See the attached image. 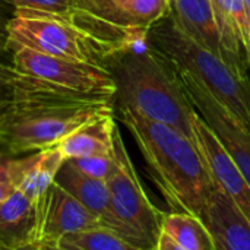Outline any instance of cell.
<instances>
[{
  "label": "cell",
  "mask_w": 250,
  "mask_h": 250,
  "mask_svg": "<svg viewBox=\"0 0 250 250\" xmlns=\"http://www.w3.org/2000/svg\"><path fill=\"white\" fill-rule=\"evenodd\" d=\"M0 4L12 6L15 9H32L57 13L63 18H69L70 0H0Z\"/></svg>",
  "instance_id": "obj_21"
},
{
  "label": "cell",
  "mask_w": 250,
  "mask_h": 250,
  "mask_svg": "<svg viewBox=\"0 0 250 250\" xmlns=\"http://www.w3.org/2000/svg\"><path fill=\"white\" fill-rule=\"evenodd\" d=\"M54 246L62 250H142L104 229L66 234Z\"/></svg>",
  "instance_id": "obj_18"
},
{
  "label": "cell",
  "mask_w": 250,
  "mask_h": 250,
  "mask_svg": "<svg viewBox=\"0 0 250 250\" xmlns=\"http://www.w3.org/2000/svg\"><path fill=\"white\" fill-rule=\"evenodd\" d=\"M104 67L114 85V107H127L146 119L168 125L193 141L190 104L176 64L148 40L111 53Z\"/></svg>",
  "instance_id": "obj_3"
},
{
  "label": "cell",
  "mask_w": 250,
  "mask_h": 250,
  "mask_svg": "<svg viewBox=\"0 0 250 250\" xmlns=\"http://www.w3.org/2000/svg\"><path fill=\"white\" fill-rule=\"evenodd\" d=\"M114 113L133 136L167 204L177 212L202 220L214 183L195 142L132 108L114 107Z\"/></svg>",
  "instance_id": "obj_2"
},
{
  "label": "cell",
  "mask_w": 250,
  "mask_h": 250,
  "mask_svg": "<svg viewBox=\"0 0 250 250\" xmlns=\"http://www.w3.org/2000/svg\"><path fill=\"white\" fill-rule=\"evenodd\" d=\"M12 15L9 16L4 10V4H0V53L9 50V21Z\"/></svg>",
  "instance_id": "obj_23"
},
{
  "label": "cell",
  "mask_w": 250,
  "mask_h": 250,
  "mask_svg": "<svg viewBox=\"0 0 250 250\" xmlns=\"http://www.w3.org/2000/svg\"><path fill=\"white\" fill-rule=\"evenodd\" d=\"M103 229L100 221L72 195L53 183L37 221L35 243L54 246L63 236Z\"/></svg>",
  "instance_id": "obj_11"
},
{
  "label": "cell",
  "mask_w": 250,
  "mask_h": 250,
  "mask_svg": "<svg viewBox=\"0 0 250 250\" xmlns=\"http://www.w3.org/2000/svg\"><path fill=\"white\" fill-rule=\"evenodd\" d=\"M209 1H211V6H212L214 18H215L217 26L220 29L224 47L227 48V51L230 53L233 60L242 69L248 70L246 57H245L243 48L240 45L237 31H236V26H234V21H233L231 12H230V1L229 0H209Z\"/></svg>",
  "instance_id": "obj_19"
},
{
  "label": "cell",
  "mask_w": 250,
  "mask_h": 250,
  "mask_svg": "<svg viewBox=\"0 0 250 250\" xmlns=\"http://www.w3.org/2000/svg\"><path fill=\"white\" fill-rule=\"evenodd\" d=\"M161 231L167 233L186 250H215V245L205 223L188 212L164 214Z\"/></svg>",
  "instance_id": "obj_17"
},
{
  "label": "cell",
  "mask_w": 250,
  "mask_h": 250,
  "mask_svg": "<svg viewBox=\"0 0 250 250\" xmlns=\"http://www.w3.org/2000/svg\"><path fill=\"white\" fill-rule=\"evenodd\" d=\"M67 161H70V164L81 173L101 182H107L114 170V154L111 157L97 155V157L73 158Z\"/></svg>",
  "instance_id": "obj_20"
},
{
  "label": "cell",
  "mask_w": 250,
  "mask_h": 250,
  "mask_svg": "<svg viewBox=\"0 0 250 250\" xmlns=\"http://www.w3.org/2000/svg\"><path fill=\"white\" fill-rule=\"evenodd\" d=\"M0 105H1V94H0Z\"/></svg>",
  "instance_id": "obj_28"
},
{
  "label": "cell",
  "mask_w": 250,
  "mask_h": 250,
  "mask_svg": "<svg viewBox=\"0 0 250 250\" xmlns=\"http://www.w3.org/2000/svg\"><path fill=\"white\" fill-rule=\"evenodd\" d=\"M192 130L193 142L212 182L223 189V192L250 221V186L239 167L196 111L192 117Z\"/></svg>",
  "instance_id": "obj_10"
},
{
  "label": "cell",
  "mask_w": 250,
  "mask_h": 250,
  "mask_svg": "<svg viewBox=\"0 0 250 250\" xmlns=\"http://www.w3.org/2000/svg\"><path fill=\"white\" fill-rule=\"evenodd\" d=\"M146 40L177 67L195 76L250 130V79L248 73L237 72L215 54L198 45L180 28L170 10L149 26Z\"/></svg>",
  "instance_id": "obj_4"
},
{
  "label": "cell",
  "mask_w": 250,
  "mask_h": 250,
  "mask_svg": "<svg viewBox=\"0 0 250 250\" xmlns=\"http://www.w3.org/2000/svg\"><path fill=\"white\" fill-rule=\"evenodd\" d=\"M54 183L72 195L78 202H81L100 221L104 230L114 233L116 236L138 248L135 237L113 212L111 198L105 182L81 173L70 164V161L64 160L54 177Z\"/></svg>",
  "instance_id": "obj_12"
},
{
  "label": "cell",
  "mask_w": 250,
  "mask_h": 250,
  "mask_svg": "<svg viewBox=\"0 0 250 250\" xmlns=\"http://www.w3.org/2000/svg\"><path fill=\"white\" fill-rule=\"evenodd\" d=\"M170 12L186 35L198 45L211 51L237 72L248 73L246 69H242L233 60L224 47L209 0H170Z\"/></svg>",
  "instance_id": "obj_13"
},
{
  "label": "cell",
  "mask_w": 250,
  "mask_h": 250,
  "mask_svg": "<svg viewBox=\"0 0 250 250\" xmlns=\"http://www.w3.org/2000/svg\"><path fill=\"white\" fill-rule=\"evenodd\" d=\"M114 111L98 116L82 125L56 146L64 160L85 158V157H111L114 154V132H116Z\"/></svg>",
  "instance_id": "obj_15"
},
{
  "label": "cell",
  "mask_w": 250,
  "mask_h": 250,
  "mask_svg": "<svg viewBox=\"0 0 250 250\" xmlns=\"http://www.w3.org/2000/svg\"><path fill=\"white\" fill-rule=\"evenodd\" d=\"M37 214L31 199L16 188L0 205V250L35 242Z\"/></svg>",
  "instance_id": "obj_16"
},
{
  "label": "cell",
  "mask_w": 250,
  "mask_h": 250,
  "mask_svg": "<svg viewBox=\"0 0 250 250\" xmlns=\"http://www.w3.org/2000/svg\"><path fill=\"white\" fill-rule=\"evenodd\" d=\"M13 250H42L40 243H35V242H29V243H25V245H21L18 248H15Z\"/></svg>",
  "instance_id": "obj_26"
},
{
  "label": "cell",
  "mask_w": 250,
  "mask_h": 250,
  "mask_svg": "<svg viewBox=\"0 0 250 250\" xmlns=\"http://www.w3.org/2000/svg\"><path fill=\"white\" fill-rule=\"evenodd\" d=\"M0 148L9 154L56 146L89 120L114 111V100L82 94L0 63Z\"/></svg>",
  "instance_id": "obj_1"
},
{
  "label": "cell",
  "mask_w": 250,
  "mask_h": 250,
  "mask_svg": "<svg viewBox=\"0 0 250 250\" xmlns=\"http://www.w3.org/2000/svg\"><path fill=\"white\" fill-rule=\"evenodd\" d=\"M22 171V158L0 163V205L16 189Z\"/></svg>",
  "instance_id": "obj_22"
},
{
  "label": "cell",
  "mask_w": 250,
  "mask_h": 250,
  "mask_svg": "<svg viewBox=\"0 0 250 250\" xmlns=\"http://www.w3.org/2000/svg\"><path fill=\"white\" fill-rule=\"evenodd\" d=\"M155 250H186L185 248H182L176 240H173L167 233L161 231L160 237L157 240V246Z\"/></svg>",
  "instance_id": "obj_24"
},
{
  "label": "cell",
  "mask_w": 250,
  "mask_h": 250,
  "mask_svg": "<svg viewBox=\"0 0 250 250\" xmlns=\"http://www.w3.org/2000/svg\"><path fill=\"white\" fill-rule=\"evenodd\" d=\"M105 183L113 212L135 237L138 248L155 250L164 214L145 193L119 127L114 132V170Z\"/></svg>",
  "instance_id": "obj_7"
},
{
  "label": "cell",
  "mask_w": 250,
  "mask_h": 250,
  "mask_svg": "<svg viewBox=\"0 0 250 250\" xmlns=\"http://www.w3.org/2000/svg\"><path fill=\"white\" fill-rule=\"evenodd\" d=\"M12 53V66L19 72L72 91L114 100V81L103 66L59 59L29 48H15Z\"/></svg>",
  "instance_id": "obj_8"
},
{
  "label": "cell",
  "mask_w": 250,
  "mask_h": 250,
  "mask_svg": "<svg viewBox=\"0 0 250 250\" xmlns=\"http://www.w3.org/2000/svg\"><path fill=\"white\" fill-rule=\"evenodd\" d=\"M9 50L29 48L59 59L104 67L114 53L110 47L82 32L66 18L42 10L15 9L9 21Z\"/></svg>",
  "instance_id": "obj_5"
},
{
  "label": "cell",
  "mask_w": 250,
  "mask_h": 250,
  "mask_svg": "<svg viewBox=\"0 0 250 250\" xmlns=\"http://www.w3.org/2000/svg\"><path fill=\"white\" fill-rule=\"evenodd\" d=\"M202 221L215 250H250V221L215 183Z\"/></svg>",
  "instance_id": "obj_14"
},
{
  "label": "cell",
  "mask_w": 250,
  "mask_h": 250,
  "mask_svg": "<svg viewBox=\"0 0 250 250\" xmlns=\"http://www.w3.org/2000/svg\"><path fill=\"white\" fill-rule=\"evenodd\" d=\"M170 10V0H70L67 21L117 51L146 40L149 26Z\"/></svg>",
  "instance_id": "obj_6"
},
{
  "label": "cell",
  "mask_w": 250,
  "mask_h": 250,
  "mask_svg": "<svg viewBox=\"0 0 250 250\" xmlns=\"http://www.w3.org/2000/svg\"><path fill=\"white\" fill-rule=\"evenodd\" d=\"M177 72L190 104L223 144L250 186V130L195 76L180 67Z\"/></svg>",
  "instance_id": "obj_9"
},
{
  "label": "cell",
  "mask_w": 250,
  "mask_h": 250,
  "mask_svg": "<svg viewBox=\"0 0 250 250\" xmlns=\"http://www.w3.org/2000/svg\"><path fill=\"white\" fill-rule=\"evenodd\" d=\"M41 248H42V250H62L56 246H51V245H41Z\"/></svg>",
  "instance_id": "obj_27"
},
{
  "label": "cell",
  "mask_w": 250,
  "mask_h": 250,
  "mask_svg": "<svg viewBox=\"0 0 250 250\" xmlns=\"http://www.w3.org/2000/svg\"><path fill=\"white\" fill-rule=\"evenodd\" d=\"M243 4H245L246 19H248V34H246V38L243 41V51H245L248 67H250V0H243Z\"/></svg>",
  "instance_id": "obj_25"
}]
</instances>
